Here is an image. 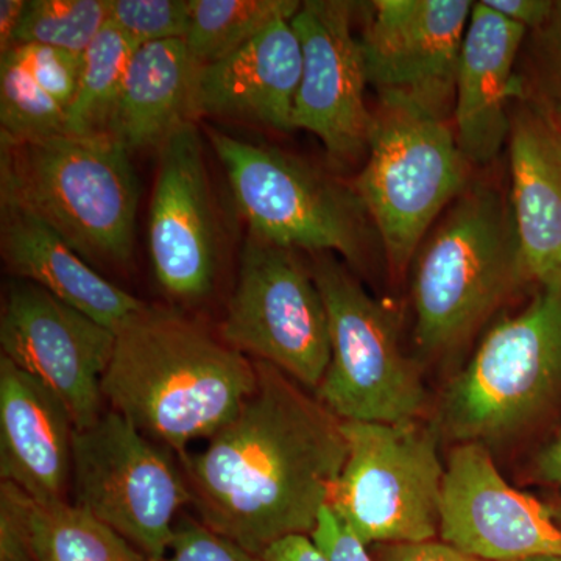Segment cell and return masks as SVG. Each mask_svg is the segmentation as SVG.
Instances as JSON below:
<instances>
[{"instance_id":"1","label":"cell","mask_w":561,"mask_h":561,"mask_svg":"<svg viewBox=\"0 0 561 561\" xmlns=\"http://www.w3.org/2000/svg\"><path fill=\"white\" fill-rule=\"evenodd\" d=\"M238 415L181 456L203 526L254 556L308 535L341 476L348 446L342 420L265 362Z\"/></svg>"},{"instance_id":"2","label":"cell","mask_w":561,"mask_h":561,"mask_svg":"<svg viewBox=\"0 0 561 561\" xmlns=\"http://www.w3.org/2000/svg\"><path fill=\"white\" fill-rule=\"evenodd\" d=\"M257 383L256 362L169 309L135 313L116 332L102 379L111 411L184 456L230 423Z\"/></svg>"},{"instance_id":"3","label":"cell","mask_w":561,"mask_h":561,"mask_svg":"<svg viewBox=\"0 0 561 561\" xmlns=\"http://www.w3.org/2000/svg\"><path fill=\"white\" fill-rule=\"evenodd\" d=\"M108 136L0 138V203L44 221L84 260L130 262L139 183Z\"/></svg>"},{"instance_id":"4","label":"cell","mask_w":561,"mask_h":561,"mask_svg":"<svg viewBox=\"0 0 561 561\" xmlns=\"http://www.w3.org/2000/svg\"><path fill=\"white\" fill-rule=\"evenodd\" d=\"M412 262L415 337L430 354L460 346L529 283L511 201L490 184H470Z\"/></svg>"},{"instance_id":"5","label":"cell","mask_w":561,"mask_h":561,"mask_svg":"<svg viewBox=\"0 0 561 561\" xmlns=\"http://www.w3.org/2000/svg\"><path fill=\"white\" fill-rule=\"evenodd\" d=\"M470 165L448 117L379 99L354 191L394 275L405 271L434 221L470 186Z\"/></svg>"},{"instance_id":"6","label":"cell","mask_w":561,"mask_h":561,"mask_svg":"<svg viewBox=\"0 0 561 561\" xmlns=\"http://www.w3.org/2000/svg\"><path fill=\"white\" fill-rule=\"evenodd\" d=\"M560 393L561 273L491 328L443 394L438 420L454 440H496L529 426Z\"/></svg>"},{"instance_id":"7","label":"cell","mask_w":561,"mask_h":561,"mask_svg":"<svg viewBox=\"0 0 561 561\" xmlns=\"http://www.w3.org/2000/svg\"><path fill=\"white\" fill-rule=\"evenodd\" d=\"M216 151L249 234L317 254H341L351 264L364 257L368 216L356 191L308 162L209 128Z\"/></svg>"},{"instance_id":"8","label":"cell","mask_w":561,"mask_h":561,"mask_svg":"<svg viewBox=\"0 0 561 561\" xmlns=\"http://www.w3.org/2000/svg\"><path fill=\"white\" fill-rule=\"evenodd\" d=\"M348 456L330 508L365 546L432 541L440 531L437 432L415 421H342Z\"/></svg>"},{"instance_id":"9","label":"cell","mask_w":561,"mask_h":561,"mask_svg":"<svg viewBox=\"0 0 561 561\" xmlns=\"http://www.w3.org/2000/svg\"><path fill=\"white\" fill-rule=\"evenodd\" d=\"M312 273L330 320V367L316 390L321 404L342 421L419 420L426 389L389 312L332 254H319Z\"/></svg>"},{"instance_id":"10","label":"cell","mask_w":561,"mask_h":561,"mask_svg":"<svg viewBox=\"0 0 561 561\" xmlns=\"http://www.w3.org/2000/svg\"><path fill=\"white\" fill-rule=\"evenodd\" d=\"M72 482L77 507L116 530L149 561L164 559L179 513L192 504L186 476L168 449L111 409L73 434Z\"/></svg>"},{"instance_id":"11","label":"cell","mask_w":561,"mask_h":561,"mask_svg":"<svg viewBox=\"0 0 561 561\" xmlns=\"http://www.w3.org/2000/svg\"><path fill=\"white\" fill-rule=\"evenodd\" d=\"M220 339L317 390L330 367V320L297 250L249 234Z\"/></svg>"},{"instance_id":"12","label":"cell","mask_w":561,"mask_h":561,"mask_svg":"<svg viewBox=\"0 0 561 561\" xmlns=\"http://www.w3.org/2000/svg\"><path fill=\"white\" fill-rule=\"evenodd\" d=\"M2 356L47 387L68 409L76 431L103 412L102 379L116 332L31 280L10 283L0 317Z\"/></svg>"},{"instance_id":"13","label":"cell","mask_w":561,"mask_h":561,"mask_svg":"<svg viewBox=\"0 0 561 561\" xmlns=\"http://www.w3.org/2000/svg\"><path fill=\"white\" fill-rule=\"evenodd\" d=\"M359 36L368 87L379 99L416 103L448 117L471 0L364 3Z\"/></svg>"},{"instance_id":"14","label":"cell","mask_w":561,"mask_h":561,"mask_svg":"<svg viewBox=\"0 0 561 561\" xmlns=\"http://www.w3.org/2000/svg\"><path fill=\"white\" fill-rule=\"evenodd\" d=\"M359 3L308 0L291 18L302 68L291 125L321 140L331 160L348 164L367 154L373 111L368 80L353 20Z\"/></svg>"},{"instance_id":"15","label":"cell","mask_w":561,"mask_h":561,"mask_svg":"<svg viewBox=\"0 0 561 561\" xmlns=\"http://www.w3.org/2000/svg\"><path fill=\"white\" fill-rule=\"evenodd\" d=\"M443 542L479 561L561 553V527L548 504L513 489L483 443H460L443 479Z\"/></svg>"},{"instance_id":"16","label":"cell","mask_w":561,"mask_h":561,"mask_svg":"<svg viewBox=\"0 0 561 561\" xmlns=\"http://www.w3.org/2000/svg\"><path fill=\"white\" fill-rule=\"evenodd\" d=\"M149 249L158 284L181 302L205 300L219 268V228L201 131L187 122L160 150Z\"/></svg>"},{"instance_id":"17","label":"cell","mask_w":561,"mask_h":561,"mask_svg":"<svg viewBox=\"0 0 561 561\" xmlns=\"http://www.w3.org/2000/svg\"><path fill=\"white\" fill-rule=\"evenodd\" d=\"M526 28L474 2L454 91V131L471 165L496 160L512 127V103L523 98L518 65Z\"/></svg>"},{"instance_id":"18","label":"cell","mask_w":561,"mask_h":561,"mask_svg":"<svg viewBox=\"0 0 561 561\" xmlns=\"http://www.w3.org/2000/svg\"><path fill=\"white\" fill-rule=\"evenodd\" d=\"M76 426L44 383L0 357V478L38 504L65 502Z\"/></svg>"},{"instance_id":"19","label":"cell","mask_w":561,"mask_h":561,"mask_svg":"<svg viewBox=\"0 0 561 561\" xmlns=\"http://www.w3.org/2000/svg\"><path fill=\"white\" fill-rule=\"evenodd\" d=\"M301 68L300 39L291 22H275L238 50L198 68L194 114L291 131Z\"/></svg>"},{"instance_id":"20","label":"cell","mask_w":561,"mask_h":561,"mask_svg":"<svg viewBox=\"0 0 561 561\" xmlns=\"http://www.w3.org/2000/svg\"><path fill=\"white\" fill-rule=\"evenodd\" d=\"M512 111L511 201L527 276L561 273V124L531 103Z\"/></svg>"},{"instance_id":"21","label":"cell","mask_w":561,"mask_h":561,"mask_svg":"<svg viewBox=\"0 0 561 561\" xmlns=\"http://www.w3.org/2000/svg\"><path fill=\"white\" fill-rule=\"evenodd\" d=\"M0 213L3 261L18 279L43 287L113 332L146 308V302L103 278L44 221L16 206L2 205Z\"/></svg>"},{"instance_id":"22","label":"cell","mask_w":561,"mask_h":561,"mask_svg":"<svg viewBox=\"0 0 561 561\" xmlns=\"http://www.w3.org/2000/svg\"><path fill=\"white\" fill-rule=\"evenodd\" d=\"M198 66L184 39L158 41L135 50L108 138L128 153L157 149L187 122H194Z\"/></svg>"},{"instance_id":"23","label":"cell","mask_w":561,"mask_h":561,"mask_svg":"<svg viewBox=\"0 0 561 561\" xmlns=\"http://www.w3.org/2000/svg\"><path fill=\"white\" fill-rule=\"evenodd\" d=\"M83 58L22 44L0 58V138L65 135Z\"/></svg>"},{"instance_id":"24","label":"cell","mask_w":561,"mask_h":561,"mask_svg":"<svg viewBox=\"0 0 561 561\" xmlns=\"http://www.w3.org/2000/svg\"><path fill=\"white\" fill-rule=\"evenodd\" d=\"M298 0H191L186 43L198 68L221 60L278 21H291Z\"/></svg>"},{"instance_id":"25","label":"cell","mask_w":561,"mask_h":561,"mask_svg":"<svg viewBox=\"0 0 561 561\" xmlns=\"http://www.w3.org/2000/svg\"><path fill=\"white\" fill-rule=\"evenodd\" d=\"M136 49L138 46L110 22L92 41L81 55L79 90L69 110L66 135L108 136L111 117Z\"/></svg>"},{"instance_id":"26","label":"cell","mask_w":561,"mask_h":561,"mask_svg":"<svg viewBox=\"0 0 561 561\" xmlns=\"http://www.w3.org/2000/svg\"><path fill=\"white\" fill-rule=\"evenodd\" d=\"M36 561H149L130 541L68 502L36 505Z\"/></svg>"},{"instance_id":"27","label":"cell","mask_w":561,"mask_h":561,"mask_svg":"<svg viewBox=\"0 0 561 561\" xmlns=\"http://www.w3.org/2000/svg\"><path fill=\"white\" fill-rule=\"evenodd\" d=\"M111 0H27L14 47H54L83 55L108 25Z\"/></svg>"},{"instance_id":"28","label":"cell","mask_w":561,"mask_h":561,"mask_svg":"<svg viewBox=\"0 0 561 561\" xmlns=\"http://www.w3.org/2000/svg\"><path fill=\"white\" fill-rule=\"evenodd\" d=\"M524 70L518 72L523 98L561 124V0L545 24L527 33Z\"/></svg>"},{"instance_id":"29","label":"cell","mask_w":561,"mask_h":561,"mask_svg":"<svg viewBox=\"0 0 561 561\" xmlns=\"http://www.w3.org/2000/svg\"><path fill=\"white\" fill-rule=\"evenodd\" d=\"M190 18L191 0H111L110 24L138 47L186 38Z\"/></svg>"},{"instance_id":"30","label":"cell","mask_w":561,"mask_h":561,"mask_svg":"<svg viewBox=\"0 0 561 561\" xmlns=\"http://www.w3.org/2000/svg\"><path fill=\"white\" fill-rule=\"evenodd\" d=\"M36 505L31 494L14 483H0V561H36L33 522Z\"/></svg>"},{"instance_id":"31","label":"cell","mask_w":561,"mask_h":561,"mask_svg":"<svg viewBox=\"0 0 561 561\" xmlns=\"http://www.w3.org/2000/svg\"><path fill=\"white\" fill-rule=\"evenodd\" d=\"M161 561H264L203 526L201 522L183 518L175 526L169 552Z\"/></svg>"},{"instance_id":"32","label":"cell","mask_w":561,"mask_h":561,"mask_svg":"<svg viewBox=\"0 0 561 561\" xmlns=\"http://www.w3.org/2000/svg\"><path fill=\"white\" fill-rule=\"evenodd\" d=\"M311 540L330 561H375L367 546L335 516L330 505L321 511Z\"/></svg>"},{"instance_id":"33","label":"cell","mask_w":561,"mask_h":561,"mask_svg":"<svg viewBox=\"0 0 561 561\" xmlns=\"http://www.w3.org/2000/svg\"><path fill=\"white\" fill-rule=\"evenodd\" d=\"M375 561H479L454 549L446 542H401L375 546Z\"/></svg>"},{"instance_id":"34","label":"cell","mask_w":561,"mask_h":561,"mask_svg":"<svg viewBox=\"0 0 561 561\" xmlns=\"http://www.w3.org/2000/svg\"><path fill=\"white\" fill-rule=\"evenodd\" d=\"M490 10L505 20L535 31L551 16L553 0H482Z\"/></svg>"},{"instance_id":"35","label":"cell","mask_w":561,"mask_h":561,"mask_svg":"<svg viewBox=\"0 0 561 561\" xmlns=\"http://www.w3.org/2000/svg\"><path fill=\"white\" fill-rule=\"evenodd\" d=\"M261 557L264 561H330L308 535H291L273 542Z\"/></svg>"},{"instance_id":"36","label":"cell","mask_w":561,"mask_h":561,"mask_svg":"<svg viewBox=\"0 0 561 561\" xmlns=\"http://www.w3.org/2000/svg\"><path fill=\"white\" fill-rule=\"evenodd\" d=\"M531 476L535 481L561 489V431L535 456Z\"/></svg>"},{"instance_id":"37","label":"cell","mask_w":561,"mask_h":561,"mask_svg":"<svg viewBox=\"0 0 561 561\" xmlns=\"http://www.w3.org/2000/svg\"><path fill=\"white\" fill-rule=\"evenodd\" d=\"M27 0H2L0 2V54L13 49L20 31Z\"/></svg>"},{"instance_id":"38","label":"cell","mask_w":561,"mask_h":561,"mask_svg":"<svg viewBox=\"0 0 561 561\" xmlns=\"http://www.w3.org/2000/svg\"><path fill=\"white\" fill-rule=\"evenodd\" d=\"M549 511H551L553 519L561 527V497L559 500L552 501L551 504H548Z\"/></svg>"},{"instance_id":"39","label":"cell","mask_w":561,"mask_h":561,"mask_svg":"<svg viewBox=\"0 0 561 561\" xmlns=\"http://www.w3.org/2000/svg\"><path fill=\"white\" fill-rule=\"evenodd\" d=\"M515 561H561V553H548V556H535L529 557V559Z\"/></svg>"}]
</instances>
